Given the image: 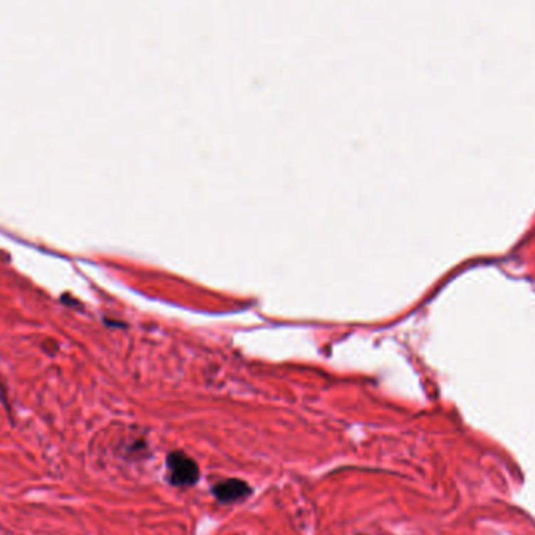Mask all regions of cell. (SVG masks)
<instances>
[{"instance_id": "7a4b0ae2", "label": "cell", "mask_w": 535, "mask_h": 535, "mask_svg": "<svg viewBox=\"0 0 535 535\" xmlns=\"http://www.w3.org/2000/svg\"><path fill=\"white\" fill-rule=\"evenodd\" d=\"M251 493L252 488L242 479H226L213 487V495L216 496V499L224 504L242 501Z\"/></svg>"}, {"instance_id": "6da1fadb", "label": "cell", "mask_w": 535, "mask_h": 535, "mask_svg": "<svg viewBox=\"0 0 535 535\" xmlns=\"http://www.w3.org/2000/svg\"><path fill=\"white\" fill-rule=\"evenodd\" d=\"M169 482L175 487H193L199 480L198 463L185 453L175 451L168 455Z\"/></svg>"}]
</instances>
